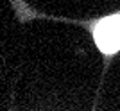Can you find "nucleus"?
Returning <instances> with one entry per match:
<instances>
[{"label":"nucleus","mask_w":120,"mask_h":111,"mask_svg":"<svg viewBox=\"0 0 120 111\" xmlns=\"http://www.w3.org/2000/svg\"><path fill=\"white\" fill-rule=\"evenodd\" d=\"M93 40L99 50L106 56H113L120 50V13L106 16L97 23Z\"/></svg>","instance_id":"f257e3e1"}]
</instances>
